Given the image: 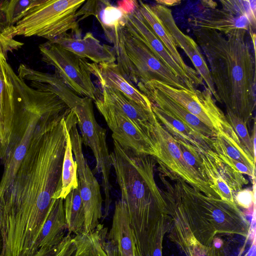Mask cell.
Listing matches in <instances>:
<instances>
[{"mask_svg": "<svg viewBox=\"0 0 256 256\" xmlns=\"http://www.w3.org/2000/svg\"><path fill=\"white\" fill-rule=\"evenodd\" d=\"M66 118L38 124L11 186L0 198L1 256H32L62 173Z\"/></svg>", "mask_w": 256, "mask_h": 256, "instance_id": "6da1fadb", "label": "cell"}, {"mask_svg": "<svg viewBox=\"0 0 256 256\" xmlns=\"http://www.w3.org/2000/svg\"><path fill=\"white\" fill-rule=\"evenodd\" d=\"M135 244V256L163 248L170 217L154 179L156 158L123 148L114 140L110 154Z\"/></svg>", "mask_w": 256, "mask_h": 256, "instance_id": "7a4b0ae2", "label": "cell"}, {"mask_svg": "<svg viewBox=\"0 0 256 256\" xmlns=\"http://www.w3.org/2000/svg\"><path fill=\"white\" fill-rule=\"evenodd\" d=\"M246 31L224 34L216 30H193L210 67L220 102L246 124L256 108V58L245 40Z\"/></svg>", "mask_w": 256, "mask_h": 256, "instance_id": "3957f363", "label": "cell"}, {"mask_svg": "<svg viewBox=\"0 0 256 256\" xmlns=\"http://www.w3.org/2000/svg\"><path fill=\"white\" fill-rule=\"evenodd\" d=\"M164 198L168 212L182 220L203 244H214L218 234L248 236L250 224L235 203L208 197L176 174L166 183Z\"/></svg>", "mask_w": 256, "mask_h": 256, "instance_id": "277c9868", "label": "cell"}, {"mask_svg": "<svg viewBox=\"0 0 256 256\" xmlns=\"http://www.w3.org/2000/svg\"><path fill=\"white\" fill-rule=\"evenodd\" d=\"M23 44L0 34V160L4 158L8 148L19 112L46 93L28 85L7 62L8 52Z\"/></svg>", "mask_w": 256, "mask_h": 256, "instance_id": "5b68a950", "label": "cell"}, {"mask_svg": "<svg viewBox=\"0 0 256 256\" xmlns=\"http://www.w3.org/2000/svg\"><path fill=\"white\" fill-rule=\"evenodd\" d=\"M84 0H43L29 10L15 26L2 33L13 39L16 36H37L52 41L70 32V34L81 38V30L76 12Z\"/></svg>", "mask_w": 256, "mask_h": 256, "instance_id": "8992f818", "label": "cell"}, {"mask_svg": "<svg viewBox=\"0 0 256 256\" xmlns=\"http://www.w3.org/2000/svg\"><path fill=\"white\" fill-rule=\"evenodd\" d=\"M71 109L57 96L50 94L30 104L18 114L8 148L3 158L0 198L12 185L40 121L50 116L68 114Z\"/></svg>", "mask_w": 256, "mask_h": 256, "instance_id": "52a82bcc", "label": "cell"}, {"mask_svg": "<svg viewBox=\"0 0 256 256\" xmlns=\"http://www.w3.org/2000/svg\"><path fill=\"white\" fill-rule=\"evenodd\" d=\"M113 44L118 70L130 83L136 85L156 80L174 88L190 90L180 78L144 43L132 36L124 26L118 29Z\"/></svg>", "mask_w": 256, "mask_h": 256, "instance_id": "ba28073f", "label": "cell"}, {"mask_svg": "<svg viewBox=\"0 0 256 256\" xmlns=\"http://www.w3.org/2000/svg\"><path fill=\"white\" fill-rule=\"evenodd\" d=\"M77 118L82 142L90 148L96 161V170L101 174L105 197L104 215L108 214L111 203L110 176L112 168L110 153L106 142V132L96 122L92 100L82 97L72 109Z\"/></svg>", "mask_w": 256, "mask_h": 256, "instance_id": "9c48e42d", "label": "cell"}, {"mask_svg": "<svg viewBox=\"0 0 256 256\" xmlns=\"http://www.w3.org/2000/svg\"><path fill=\"white\" fill-rule=\"evenodd\" d=\"M66 122L77 164L78 182L84 210L85 224L83 234H88L96 229L102 216V198L100 186L83 154L82 140L76 126L77 118L72 110L66 118Z\"/></svg>", "mask_w": 256, "mask_h": 256, "instance_id": "30bf717a", "label": "cell"}, {"mask_svg": "<svg viewBox=\"0 0 256 256\" xmlns=\"http://www.w3.org/2000/svg\"><path fill=\"white\" fill-rule=\"evenodd\" d=\"M42 60L53 66L64 82L76 94L94 101L100 96L91 79L86 58L48 41L38 46Z\"/></svg>", "mask_w": 256, "mask_h": 256, "instance_id": "8fae6325", "label": "cell"}, {"mask_svg": "<svg viewBox=\"0 0 256 256\" xmlns=\"http://www.w3.org/2000/svg\"><path fill=\"white\" fill-rule=\"evenodd\" d=\"M148 83L181 105L217 132L223 131L234 138H238L224 112L216 105L210 90L206 86L202 90L196 89L192 92L174 88L156 80Z\"/></svg>", "mask_w": 256, "mask_h": 256, "instance_id": "7c38bea8", "label": "cell"}, {"mask_svg": "<svg viewBox=\"0 0 256 256\" xmlns=\"http://www.w3.org/2000/svg\"><path fill=\"white\" fill-rule=\"evenodd\" d=\"M151 137L156 150V160L158 162L178 175L194 190L200 192L208 197L220 198L210 188L209 184L198 177L190 168L183 158L176 141L158 122L156 116Z\"/></svg>", "mask_w": 256, "mask_h": 256, "instance_id": "4fadbf2b", "label": "cell"}, {"mask_svg": "<svg viewBox=\"0 0 256 256\" xmlns=\"http://www.w3.org/2000/svg\"><path fill=\"white\" fill-rule=\"evenodd\" d=\"M96 106L112 132V137L123 148L156 158V150L152 140L140 130L126 116L100 97Z\"/></svg>", "mask_w": 256, "mask_h": 256, "instance_id": "5bb4252c", "label": "cell"}, {"mask_svg": "<svg viewBox=\"0 0 256 256\" xmlns=\"http://www.w3.org/2000/svg\"><path fill=\"white\" fill-rule=\"evenodd\" d=\"M210 188L222 200H228L248 183L243 174L222 160L214 151L199 152Z\"/></svg>", "mask_w": 256, "mask_h": 256, "instance_id": "9a60e30c", "label": "cell"}, {"mask_svg": "<svg viewBox=\"0 0 256 256\" xmlns=\"http://www.w3.org/2000/svg\"><path fill=\"white\" fill-rule=\"evenodd\" d=\"M124 27L133 36L144 43L151 52L176 76L180 78L189 88L194 92L196 89L188 75L177 64L140 14L138 5L128 14Z\"/></svg>", "mask_w": 256, "mask_h": 256, "instance_id": "2e32d148", "label": "cell"}, {"mask_svg": "<svg viewBox=\"0 0 256 256\" xmlns=\"http://www.w3.org/2000/svg\"><path fill=\"white\" fill-rule=\"evenodd\" d=\"M150 6L173 38L176 46L180 47L190 58L196 71L205 82L212 95L219 102L210 70L197 44L192 38L183 33L179 29L174 20L170 9L158 4Z\"/></svg>", "mask_w": 256, "mask_h": 256, "instance_id": "e0dca14e", "label": "cell"}, {"mask_svg": "<svg viewBox=\"0 0 256 256\" xmlns=\"http://www.w3.org/2000/svg\"><path fill=\"white\" fill-rule=\"evenodd\" d=\"M137 88L150 102L190 128L213 146L217 132L203 123L181 105L156 90L149 84L138 83Z\"/></svg>", "mask_w": 256, "mask_h": 256, "instance_id": "ac0fdd59", "label": "cell"}, {"mask_svg": "<svg viewBox=\"0 0 256 256\" xmlns=\"http://www.w3.org/2000/svg\"><path fill=\"white\" fill-rule=\"evenodd\" d=\"M88 66L90 74L98 78L100 87L116 89L146 110L152 111L149 100L122 76L115 62L96 64L88 62Z\"/></svg>", "mask_w": 256, "mask_h": 256, "instance_id": "d6986e66", "label": "cell"}, {"mask_svg": "<svg viewBox=\"0 0 256 256\" xmlns=\"http://www.w3.org/2000/svg\"><path fill=\"white\" fill-rule=\"evenodd\" d=\"M56 43L64 49L93 62H114L116 57L113 47L101 44L92 33L88 32L83 38H77L70 33L50 41Z\"/></svg>", "mask_w": 256, "mask_h": 256, "instance_id": "ffe728a7", "label": "cell"}, {"mask_svg": "<svg viewBox=\"0 0 256 256\" xmlns=\"http://www.w3.org/2000/svg\"><path fill=\"white\" fill-rule=\"evenodd\" d=\"M18 75L29 86L38 90L50 92L56 95L72 109L81 98L70 90L56 74L40 72L25 64H20Z\"/></svg>", "mask_w": 256, "mask_h": 256, "instance_id": "44dd1931", "label": "cell"}, {"mask_svg": "<svg viewBox=\"0 0 256 256\" xmlns=\"http://www.w3.org/2000/svg\"><path fill=\"white\" fill-rule=\"evenodd\" d=\"M126 14L118 6L108 0H88L78 10V22L90 16H94L100 23L106 38L110 43L116 40L118 29L125 24Z\"/></svg>", "mask_w": 256, "mask_h": 256, "instance_id": "7402d4cb", "label": "cell"}, {"mask_svg": "<svg viewBox=\"0 0 256 256\" xmlns=\"http://www.w3.org/2000/svg\"><path fill=\"white\" fill-rule=\"evenodd\" d=\"M101 88L100 98L122 112L152 140L151 134L155 116L152 111L146 110L116 89L106 86H101Z\"/></svg>", "mask_w": 256, "mask_h": 256, "instance_id": "603a6c76", "label": "cell"}, {"mask_svg": "<svg viewBox=\"0 0 256 256\" xmlns=\"http://www.w3.org/2000/svg\"><path fill=\"white\" fill-rule=\"evenodd\" d=\"M189 22L197 28L216 30L224 34L238 30L255 32L248 16H234L222 9L205 8L192 16Z\"/></svg>", "mask_w": 256, "mask_h": 256, "instance_id": "cb8c5ba5", "label": "cell"}, {"mask_svg": "<svg viewBox=\"0 0 256 256\" xmlns=\"http://www.w3.org/2000/svg\"><path fill=\"white\" fill-rule=\"evenodd\" d=\"M138 8L148 25L161 41L177 64L190 78L194 86H195L200 85L205 86L202 79L196 70L188 66L184 62L177 50L173 38L152 10L150 6L139 0L138 1Z\"/></svg>", "mask_w": 256, "mask_h": 256, "instance_id": "d4e9b609", "label": "cell"}, {"mask_svg": "<svg viewBox=\"0 0 256 256\" xmlns=\"http://www.w3.org/2000/svg\"><path fill=\"white\" fill-rule=\"evenodd\" d=\"M170 216L168 238L186 256H224L215 244L206 246L201 244L184 222L174 216Z\"/></svg>", "mask_w": 256, "mask_h": 256, "instance_id": "484cf974", "label": "cell"}, {"mask_svg": "<svg viewBox=\"0 0 256 256\" xmlns=\"http://www.w3.org/2000/svg\"><path fill=\"white\" fill-rule=\"evenodd\" d=\"M64 199L52 198L46 218L37 240L39 249L44 246L58 244L66 236V222Z\"/></svg>", "mask_w": 256, "mask_h": 256, "instance_id": "4316f807", "label": "cell"}, {"mask_svg": "<svg viewBox=\"0 0 256 256\" xmlns=\"http://www.w3.org/2000/svg\"><path fill=\"white\" fill-rule=\"evenodd\" d=\"M107 238L116 245L120 256H135V244L127 212L120 199L115 203L112 226Z\"/></svg>", "mask_w": 256, "mask_h": 256, "instance_id": "83f0119b", "label": "cell"}, {"mask_svg": "<svg viewBox=\"0 0 256 256\" xmlns=\"http://www.w3.org/2000/svg\"><path fill=\"white\" fill-rule=\"evenodd\" d=\"M152 109L158 122L175 139L191 144L198 152L214 150L210 144L172 114L154 104H152Z\"/></svg>", "mask_w": 256, "mask_h": 256, "instance_id": "f1b7e54d", "label": "cell"}, {"mask_svg": "<svg viewBox=\"0 0 256 256\" xmlns=\"http://www.w3.org/2000/svg\"><path fill=\"white\" fill-rule=\"evenodd\" d=\"M78 185L77 164L73 158L71 141L68 130L61 176L52 198H60L64 200L72 190L77 188Z\"/></svg>", "mask_w": 256, "mask_h": 256, "instance_id": "f546056e", "label": "cell"}, {"mask_svg": "<svg viewBox=\"0 0 256 256\" xmlns=\"http://www.w3.org/2000/svg\"><path fill=\"white\" fill-rule=\"evenodd\" d=\"M214 151L218 154L242 162L255 172L254 160L244 150L240 140L223 131H218L213 144Z\"/></svg>", "mask_w": 256, "mask_h": 256, "instance_id": "4dcf8cb0", "label": "cell"}, {"mask_svg": "<svg viewBox=\"0 0 256 256\" xmlns=\"http://www.w3.org/2000/svg\"><path fill=\"white\" fill-rule=\"evenodd\" d=\"M108 229L99 224L92 232L73 237L76 250L72 256H108L104 248V242Z\"/></svg>", "mask_w": 256, "mask_h": 256, "instance_id": "1f68e13d", "label": "cell"}, {"mask_svg": "<svg viewBox=\"0 0 256 256\" xmlns=\"http://www.w3.org/2000/svg\"><path fill=\"white\" fill-rule=\"evenodd\" d=\"M64 205L68 234L73 233L75 236L83 234L85 213L79 184L77 188L72 190L66 196Z\"/></svg>", "mask_w": 256, "mask_h": 256, "instance_id": "d6a6232c", "label": "cell"}, {"mask_svg": "<svg viewBox=\"0 0 256 256\" xmlns=\"http://www.w3.org/2000/svg\"><path fill=\"white\" fill-rule=\"evenodd\" d=\"M43 0H5L0 1V33L12 27L26 12Z\"/></svg>", "mask_w": 256, "mask_h": 256, "instance_id": "836d02e7", "label": "cell"}, {"mask_svg": "<svg viewBox=\"0 0 256 256\" xmlns=\"http://www.w3.org/2000/svg\"><path fill=\"white\" fill-rule=\"evenodd\" d=\"M228 123L231 126L244 150L256 162V130L255 126L252 135L248 134L246 124L230 112L226 111L225 115Z\"/></svg>", "mask_w": 256, "mask_h": 256, "instance_id": "e575fe53", "label": "cell"}, {"mask_svg": "<svg viewBox=\"0 0 256 256\" xmlns=\"http://www.w3.org/2000/svg\"><path fill=\"white\" fill-rule=\"evenodd\" d=\"M223 10L236 16H246L254 30L256 28V0H221Z\"/></svg>", "mask_w": 256, "mask_h": 256, "instance_id": "d590c367", "label": "cell"}, {"mask_svg": "<svg viewBox=\"0 0 256 256\" xmlns=\"http://www.w3.org/2000/svg\"><path fill=\"white\" fill-rule=\"evenodd\" d=\"M175 140L180 148L184 161L190 168L198 177L209 184L198 150L188 142Z\"/></svg>", "mask_w": 256, "mask_h": 256, "instance_id": "8d00e7d4", "label": "cell"}, {"mask_svg": "<svg viewBox=\"0 0 256 256\" xmlns=\"http://www.w3.org/2000/svg\"><path fill=\"white\" fill-rule=\"evenodd\" d=\"M253 182V190L250 188L242 189L234 195V201L236 205L252 213L256 208L255 180Z\"/></svg>", "mask_w": 256, "mask_h": 256, "instance_id": "74e56055", "label": "cell"}, {"mask_svg": "<svg viewBox=\"0 0 256 256\" xmlns=\"http://www.w3.org/2000/svg\"><path fill=\"white\" fill-rule=\"evenodd\" d=\"M76 250L73 237L68 233L60 243L56 256H72Z\"/></svg>", "mask_w": 256, "mask_h": 256, "instance_id": "f35d334b", "label": "cell"}, {"mask_svg": "<svg viewBox=\"0 0 256 256\" xmlns=\"http://www.w3.org/2000/svg\"><path fill=\"white\" fill-rule=\"evenodd\" d=\"M59 244L55 246L41 247L32 256H56Z\"/></svg>", "mask_w": 256, "mask_h": 256, "instance_id": "ab89813d", "label": "cell"}, {"mask_svg": "<svg viewBox=\"0 0 256 256\" xmlns=\"http://www.w3.org/2000/svg\"><path fill=\"white\" fill-rule=\"evenodd\" d=\"M249 238V236H248L247 238H246L245 242L243 246L240 249V252L239 253L238 256H241L244 252H243L245 250V246L246 245V244L248 242V240ZM256 254V236L252 238V244H251V246L245 254L244 256H255Z\"/></svg>", "mask_w": 256, "mask_h": 256, "instance_id": "60d3db41", "label": "cell"}, {"mask_svg": "<svg viewBox=\"0 0 256 256\" xmlns=\"http://www.w3.org/2000/svg\"><path fill=\"white\" fill-rule=\"evenodd\" d=\"M156 2L158 4H160L163 6H174L178 5L181 3L180 0H156Z\"/></svg>", "mask_w": 256, "mask_h": 256, "instance_id": "b9f144b4", "label": "cell"}, {"mask_svg": "<svg viewBox=\"0 0 256 256\" xmlns=\"http://www.w3.org/2000/svg\"><path fill=\"white\" fill-rule=\"evenodd\" d=\"M201 2L206 8H215L217 4L212 0H202Z\"/></svg>", "mask_w": 256, "mask_h": 256, "instance_id": "7bdbcfd3", "label": "cell"}, {"mask_svg": "<svg viewBox=\"0 0 256 256\" xmlns=\"http://www.w3.org/2000/svg\"><path fill=\"white\" fill-rule=\"evenodd\" d=\"M251 36L252 44L254 46V56L256 58V33L253 32H249Z\"/></svg>", "mask_w": 256, "mask_h": 256, "instance_id": "ee69618b", "label": "cell"}, {"mask_svg": "<svg viewBox=\"0 0 256 256\" xmlns=\"http://www.w3.org/2000/svg\"><path fill=\"white\" fill-rule=\"evenodd\" d=\"M2 250V242L1 235L0 234V256H1Z\"/></svg>", "mask_w": 256, "mask_h": 256, "instance_id": "f6af8a7d", "label": "cell"}]
</instances>
